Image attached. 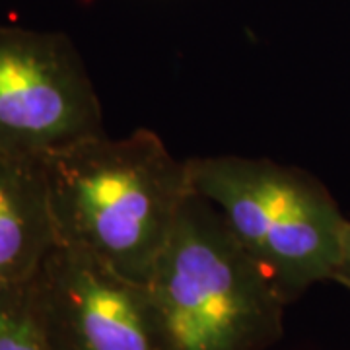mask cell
Instances as JSON below:
<instances>
[{
	"instance_id": "cell-1",
	"label": "cell",
	"mask_w": 350,
	"mask_h": 350,
	"mask_svg": "<svg viewBox=\"0 0 350 350\" xmlns=\"http://www.w3.org/2000/svg\"><path fill=\"white\" fill-rule=\"evenodd\" d=\"M57 245L148 282L193 193L187 160L148 129L107 133L45 156Z\"/></svg>"
},
{
	"instance_id": "cell-2",
	"label": "cell",
	"mask_w": 350,
	"mask_h": 350,
	"mask_svg": "<svg viewBox=\"0 0 350 350\" xmlns=\"http://www.w3.org/2000/svg\"><path fill=\"white\" fill-rule=\"evenodd\" d=\"M187 165L193 191L216 208L286 304L335 278L349 220L317 177L234 154L191 158Z\"/></svg>"
},
{
	"instance_id": "cell-3",
	"label": "cell",
	"mask_w": 350,
	"mask_h": 350,
	"mask_svg": "<svg viewBox=\"0 0 350 350\" xmlns=\"http://www.w3.org/2000/svg\"><path fill=\"white\" fill-rule=\"evenodd\" d=\"M148 286L165 350H267L284 333L288 304L195 191Z\"/></svg>"
},
{
	"instance_id": "cell-4",
	"label": "cell",
	"mask_w": 350,
	"mask_h": 350,
	"mask_svg": "<svg viewBox=\"0 0 350 350\" xmlns=\"http://www.w3.org/2000/svg\"><path fill=\"white\" fill-rule=\"evenodd\" d=\"M103 133L100 96L70 38L0 24V152L47 156Z\"/></svg>"
},
{
	"instance_id": "cell-5",
	"label": "cell",
	"mask_w": 350,
	"mask_h": 350,
	"mask_svg": "<svg viewBox=\"0 0 350 350\" xmlns=\"http://www.w3.org/2000/svg\"><path fill=\"white\" fill-rule=\"evenodd\" d=\"M53 350H165L148 282L55 245L33 278Z\"/></svg>"
},
{
	"instance_id": "cell-6",
	"label": "cell",
	"mask_w": 350,
	"mask_h": 350,
	"mask_svg": "<svg viewBox=\"0 0 350 350\" xmlns=\"http://www.w3.org/2000/svg\"><path fill=\"white\" fill-rule=\"evenodd\" d=\"M55 245L45 156L0 152V284L31 280Z\"/></svg>"
},
{
	"instance_id": "cell-7",
	"label": "cell",
	"mask_w": 350,
	"mask_h": 350,
	"mask_svg": "<svg viewBox=\"0 0 350 350\" xmlns=\"http://www.w3.org/2000/svg\"><path fill=\"white\" fill-rule=\"evenodd\" d=\"M33 278L0 284V350H53Z\"/></svg>"
},
{
	"instance_id": "cell-8",
	"label": "cell",
	"mask_w": 350,
	"mask_h": 350,
	"mask_svg": "<svg viewBox=\"0 0 350 350\" xmlns=\"http://www.w3.org/2000/svg\"><path fill=\"white\" fill-rule=\"evenodd\" d=\"M333 280L350 290V220L349 224H347V230H345L340 261H338L337 273H335V278H333Z\"/></svg>"
}]
</instances>
